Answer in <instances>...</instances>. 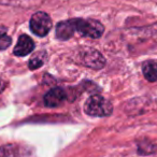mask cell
Returning a JSON list of instances; mask_svg holds the SVG:
<instances>
[{"label":"cell","mask_w":157,"mask_h":157,"mask_svg":"<svg viewBox=\"0 0 157 157\" xmlns=\"http://www.w3.org/2000/svg\"><path fill=\"white\" fill-rule=\"evenodd\" d=\"M84 110L88 115L92 116H109L113 112V105L108 99L99 96V95H94L90 97L84 105Z\"/></svg>","instance_id":"1"},{"label":"cell","mask_w":157,"mask_h":157,"mask_svg":"<svg viewBox=\"0 0 157 157\" xmlns=\"http://www.w3.org/2000/svg\"><path fill=\"white\" fill-rule=\"evenodd\" d=\"M72 21L75 27V31H78V33H81L84 37L97 39V38H100L105 31V27L98 21L82 20V18H76Z\"/></svg>","instance_id":"2"},{"label":"cell","mask_w":157,"mask_h":157,"mask_svg":"<svg viewBox=\"0 0 157 157\" xmlns=\"http://www.w3.org/2000/svg\"><path fill=\"white\" fill-rule=\"evenodd\" d=\"M52 28V20L48 14L44 12H37L30 18V29L35 35L44 37Z\"/></svg>","instance_id":"3"},{"label":"cell","mask_w":157,"mask_h":157,"mask_svg":"<svg viewBox=\"0 0 157 157\" xmlns=\"http://www.w3.org/2000/svg\"><path fill=\"white\" fill-rule=\"evenodd\" d=\"M81 60L83 65L92 68V69H101L105 65V59L96 50H86L81 54Z\"/></svg>","instance_id":"4"},{"label":"cell","mask_w":157,"mask_h":157,"mask_svg":"<svg viewBox=\"0 0 157 157\" xmlns=\"http://www.w3.org/2000/svg\"><path fill=\"white\" fill-rule=\"evenodd\" d=\"M66 93L61 88H54L51 90L48 94L44 96V105L48 108H56L65 102Z\"/></svg>","instance_id":"5"},{"label":"cell","mask_w":157,"mask_h":157,"mask_svg":"<svg viewBox=\"0 0 157 157\" xmlns=\"http://www.w3.org/2000/svg\"><path fill=\"white\" fill-rule=\"evenodd\" d=\"M33 48H35V43H33V39L27 35H22L18 38V41L16 43V46L14 48L13 53L16 56H26L33 52Z\"/></svg>","instance_id":"6"},{"label":"cell","mask_w":157,"mask_h":157,"mask_svg":"<svg viewBox=\"0 0 157 157\" xmlns=\"http://www.w3.org/2000/svg\"><path fill=\"white\" fill-rule=\"evenodd\" d=\"M75 33L73 21H65L57 24L56 26V37L59 40H68Z\"/></svg>","instance_id":"7"},{"label":"cell","mask_w":157,"mask_h":157,"mask_svg":"<svg viewBox=\"0 0 157 157\" xmlns=\"http://www.w3.org/2000/svg\"><path fill=\"white\" fill-rule=\"evenodd\" d=\"M144 78L150 82L157 81V63L153 60L145 61L142 66Z\"/></svg>","instance_id":"8"},{"label":"cell","mask_w":157,"mask_h":157,"mask_svg":"<svg viewBox=\"0 0 157 157\" xmlns=\"http://www.w3.org/2000/svg\"><path fill=\"white\" fill-rule=\"evenodd\" d=\"M46 60V53L41 51V52H38L37 54H35L29 60V68L31 70L38 69V68L42 67L44 65Z\"/></svg>","instance_id":"9"},{"label":"cell","mask_w":157,"mask_h":157,"mask_svg":"<svg viewBox=\"0 0 157 157\" xmlns=\"http://www.w3.org/2000/svg\"><path fill=\"white\" fill-rule=\"evenodd\" d=\"M18 150L13 144H6L0 146V157H17Z\"/></svg>","instance_id":"10"},{"label":"cell","mask_w":157,"mask_h":157,"mask_svg":"<svg viewBox=\"0 0 157 157\" xmlns=\"http://www.w3.org/2000/svg\"><path fill=\"white\" fill-rule=\"evenodd\" d=\"M11 44V38L7 35L0 36V50H6Z\"/></svg>","instance_id":"11"},{"label":"cell","mask_w":157,"mask_h":157,"mask_svg":"<svg viewBox=\"0 0 157 157\" xmlns=\"http://www.w3.org/2000/svg\"><path fill=\"white\" fill-rule=\"evenodd\" d=\"M6 86H7V83H6L3 80H1V78H0V93L3 92V90L6 88Z\"/></svg>","instance_id":"12"},{"label":"cell","mask_w":157,"mask_h":157,"mask_svg":"<svg viewBox=\"0 0 157 157\" xmlns=\"http://www.w3.org/2000/svg\"><path fill=\"white\" fill-rule=\"evenodd\" d=\"M6 31H7V29H6L5 27H0V36L6 35Z\"/></svg>","instance_id":"13"}]
</instances>
